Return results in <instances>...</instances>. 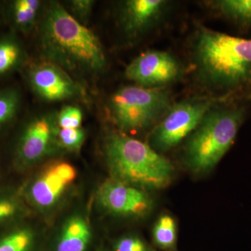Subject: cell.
Segmentation results:
<instances>
[{
    "label": "cell",
    "instance_id": "cell-1",
    "mask_svg": "<svg viewBox=\"0 0 251 251\" xmlns=\"http://www.w3.org/2000/svg\"><path fill=\"white\" fill-rule=\"evenodd\" d=\"M39 44L46 60L69 74L97 75L107 66L98 36L57 1L46 6L39 27Z\"/></svg>",
    "mask_w": 251,
    "mask_h": 251
},
{
    "label": "cell",
    "instance_id": "cell-2",
    "mask_svg": "<svg viewBox=\"0 0 251 251\" xmlns=\"http://www.w3.org/2000/svg\"><path fill=\"white\" fill-rule=\"evenodd\" d=\"M191 52L196 78L208 90L227 98L251 87V39L198 25Z\"/></svg>",
    "mask_w": 251,
    "mask_h": 251
},
{
    "label": "cell",
    "instance_id": "cell-3",
    "mask_svg": "<svg viewBox=\"0 0 251 251\" xmlns=\"http://www.w3.org/2000/svg\"><path fill=\"white\" fill-rule=\"evenodd\" d=\"M103 153L112 179L140 189H161L173 178L174 168L169 160L148 144L122 132L107 136Z\"/></svg>",
    "mask_w": 251,
    "mask_h": 251
},
{
    "label": "cell",
    "instance_id": "cell-4",
    "mask_svg": "<svg viewBox=\"0 0 251 251\" xmlns=\"http://www.w3.org/2000/svg\"><path fill=\"white\" fill-rule=\"evenodd\" d=\"M245 116L246 108L242 105L217 104L213 107L186 144L190 168L202 172L215 167L233 144Z\"/></svg>",
    "mask_w": 251,
    "mask_h": 251
},
{
    "label": "cell",
    "instance_id": "cell-5",
    "mask_svg": "<svg viewBox=\"0 0 251 251\" xmlns=\"http://www.w3.org/2000/svg\"><path fill=\"white\" fill-rule=\"evenodd\" d=\"M167 89L125 86L108 102L112 121L122 131H139L156 125L173 105Z\"/></svg>",
    "mask_w": 251,
    "mask_h": 251
},
{
    "label": "cell",
    "instance_id": "cell-6",
    "mask_svg": "<svg viewBox=\"0 0 251 251\" xmlns=\"http://www.w3.org/2000/svg\"><path fill=\"white\" fill-rule=\"evenodd\" d=\"M221 97H201L173 104L150 135L154 150L168 151L197 128L206 113L219 104Z\"/></svg>",
    "mask_w": 251,
    "mask_h": 251
},
{
    "label": "cell",
    "instance_id": "cell-7",
    "mask_svg": "<svg viewBox=\"0 0 251 251\" xmlns=\"http://www.w3.org/2000/svg\"><path fill=\"white\" fill-rule=\"evenodd\" d=\"M74 167L67 162H50L39 171L25 188L24 196L36 210L55 209L76 178Z\"/></svg>",
    "mask_w": 251,
    "mask_h": 251
},
{
    "label": "cell",
    "instance_id": "cell-8",
    "mask_svg": "<svg viewBox=\"0 0 251 251\" xmlns=\"http://www.w3.org/2000/svg\"><path fill=\"white\" fill-rule=\"evenodd\" d=\"M57 115L35 117L23 130L16 145V161L21 168L39 163L58 148Z\"/></svg>",
    "mask_w": 251,
    "mask_h": 251
},
{
    "label": "cell",
    "instance_id": "cell-9",
    "mask_svg": "<svg viewBox=\"0 0 251 251\" xmlns=\"http://www.w3.org/2000/svg\"><path fill=\"white\" fill-rule=\"evenodd\" d=\"M181 66L173 54L149 50L135 57L125 71L126 77L145 88H163L179 78Z\"/></svg>",
    "mask_w": 251,
    "mask_h": 251
},
{
    "label": "cell",
    "instance_id": "cell-10",
    "mask_svg": "<svg viewBox=\"0 0 251 251\" xmlns=\"http://www.w3.org/2000/svg\"><path fill=\"white\" fill-rule=\"evenodd\" d=\"M27 75L33 91L48 101L85 97L86 91L80 82L62 68L46 59L31 64Z\"/></svg>",
    "mask_w": 251,
    "mask_h": 251
},
{
    "label": "cell",
    "instance_id": "cell-11",
    "mask_svg": "<svg viewBox=\"0 0 251 251\" xmlns=\"http://www.w3.org/2000/svg\"><path fill=\"white\" fill-rule=\"evenodd\" d=\"M99 205L114 215L139 217L151 210V198L143 189L114 179L100 185L97 194Z\"/></svg>",
    "mask_w": 251,
    "mask_h": 251
},
{
    "label": "cell",
    "instance_id": "cell-12",
    "mask_svg": "<svg viewBox=\"0 0 251 251\" xmlns=\"http://www.w3.org/2000/svg\"><path fill=\"white\" fill-rule=\"evenodd\" d=\"M170 2L166 0H127L122 1L119 19L128 39H138L159 24Z\"/></svg>",
    "mask_w": 251,
    "mask_h": 251
},
{
    "label": "cell",
    "instance_id": "cell-13",
    "mask_svg": "<svg viewBox=\"0 0 251 251\" xmlns=\"http://www.w3.org/2000/svg\"><path fill=\"white\" fill-rule=\"evenodd\" d=\"M92 239V229L82 216L69 218L61 229L55 251H86Z\"/></svg>",
    "mask_w": 251,
    "mask_h": 251
},
{
    "label": "cell",
    "instance_id": "cell-14",
    "mask_svg": "<svg viewBox=\"0 0 251 251\" xmlns=\"http://www.w3.org/2000/svg\"><path fill=\"white\" fill-rule=\"evenodd\" d=\"M22 46L12 36L0 39V77L19 67L24 60Z\"/></svg>",
    "mask_w": 251,
    "mask_h": 251
},
{
    "label": "cell",
    "instance_id": "cell-15",
    "mask_svg": "<svg viewBox=\"0 0 251 251\" xmlns=\"http://www.w3.org/2000/svg\"><path fill=\"white\" fill-rule=\"evenodd\" d=\"M213 9L236 22L251 24V0H219L210 1Z\"/></svg>",
    "mask_w": 251,
    "mask_h": 251
},
{
    "label": "cell",
    "instance_id": "cell-16",
    "mask_svg": "<svg viewBox=\"0 0 251 251\" xmlns=\"http://www.w3.org/2000/svg\"><path fill=\"white\" fill-rule=\"evenodd\" d=\"M35 244L32 229L20 227L0 237V251H31Z\"/></svg>",
    "mask_w": 251,
    "mask_h": 251
},
{
    "label": "cell",
    "instance_id": "cell-17",
    "mask_svg": "<svg viewBox=\"0 0 251 251\" xmlns=\"http://www.w3.org/2000/svg\"><path fill=\"white\" fill-rule=\"evenodd\" d=\"M41 4L38 0H16L13 2V20L20 30L28 31L34 26Z\"/></svg>",
    "mask_w": 251,
    "mask_h": 251
},
{
    "label": "cell",
    "instance_id": "cell-18",
    "mask_svg": "<svg viewBox=\"0 0 251 251\" xmlns=\"http://www.w3.org/2000/svg\"><path fill=\"white\" fill-rule=\"evenodd\" d=\"M153 237L156 245L161 249H173L176 239V224L173 218L161 216L153 227Z\"/></svg>",
    "mask_w": 251,
    "mask_h": 251
},
{
    "label": "cell",
    "instance_id": "cell-19",
    "mask_svg": "<svg viewBox=\"0 0 251 251\" xmlns=\"http://www.w3.org/2000/svg\"><path fill=\"white\" fill-rule=\"evenodd\" d=\"M25 213L22 200L14 194H0V225L16 221Z\"/></svg>",
    "mask_w": 251,
    "mask_h": 251
},
{
    "label": "cell",
    "instance_id": "cell-20",
    "mask_svg": "<svg viewBox=\"0 0 251 251\" xmlns=\"http://www.w3.org/2000/svg\"><path fill=\"white\" fill-rule=\"evenodd\" d=\"M21 97L15 89L0 91V126L11 121L17 113Z\"/></svg>",
    "mask_w": 251,
    "mask_h": 251
},
{
    "label": "cell",
    "instance_id": "cell-21",
    "mask_svg": "<svg viewBox=\"0 0 251 251\" xmlns=\"http://www.w3.org/2000/svg\"><path fill=\"white\" fill-rule=\"evenodd\" d=\"M85 133L83 128H61L57 126V142L59 148L77 151L83 145Z\"/></svg>",
    "mask_w": 251,
    "mask_h": 251
},
{
    "label": "cell",
    "instance_id": "cell-22",
    "mask_svg": "<svg viewBox=\"0 0 251 251\" xmlns=\"http://www.w3.org/2000/svg\"><path fill=\"white\" fill-rule=\"evenodd\" d=\"M56 119L59 128H80L82 121V113L77 107L67 105L57 114Z\"/></svg>",
    "mask_w": 251,
    "mask_h": 251
},
{
    "label": "cell",
    "instance_id": "cell-23",
    "mask_svg": "<svg viewBox=\"0 0 251 251\" xmlns=\"http://www.w3.org/2000/svg\"><path fill=\"white\" fill-rule=\"evenodd\" d=\"M94 1L92 0H73L68 2V12L78 22L85 23L92 12Z\"/></svg>",
    "mask_w": 251,
    "mask_h": 251
},
{
    "label": "cell",
    "instance_id": "cell-24",
    "mask_svg": "<svg viewBox=\"0 0 251 251\" xmlns=\"http://www.w3.org/2000/svg\"><path fill=\"white\" fill-rule=\"evenodd\" d=\"M114 249L115 251H150L142 239L134 236H127L119 239Z\"/></svg>",
    "mask_w": 251,
    "mask_h": 251
}]
</instances>
